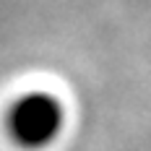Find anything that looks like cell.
Listing matches in <instances>:
<instances>
[{
  "instance_id": "obj_1",
  "label": "cell",
  "mask_w": 151,
  "mask_h": 151,
  "mask_svg": "<svg viewBox=\"0 0 151 151\" xmlns=\"http://www.w3.org/2000/svg\"><path fill=\"white\" fill-rule=\"evenodd\" d=\"M8 136L21 149H45L65 128V107L50 91L21 94L8 109Z\"/></svg>"
}]
</instances>
